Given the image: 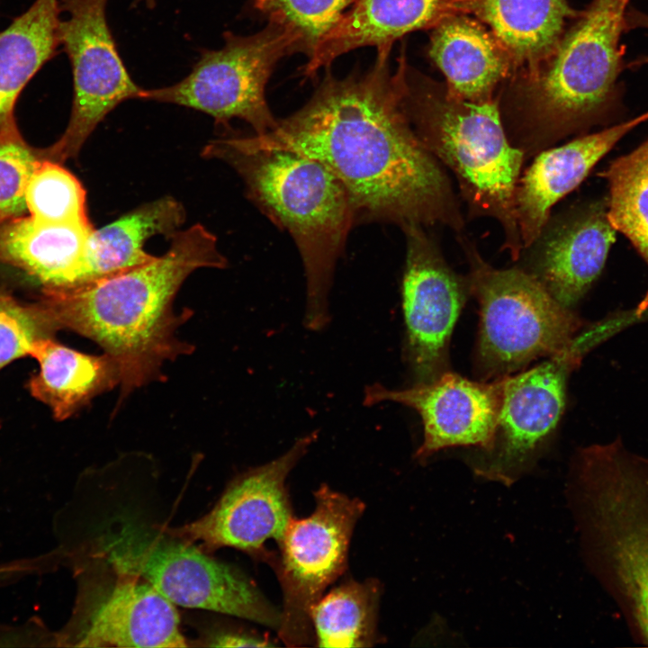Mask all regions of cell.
I'll list each match as a JSON object with an SVG mask.
<instances>
[{
	"instance_id": "cell-1",
	"label": "cell",
	"mask_w": 648,
	"mask_h": 648,
	"mask_svg": "<svg viewBox=\"0 0 648 648\" xmlns=\"http://www.w3.org/2000/svg\"><path fill=\"white\" fill-rule=\"evenodd\" d=\"M391 48L377 49L364 73L338 78L327 72L307 104L271 130L231 140L319 161L343 184L356 216L401 228L439 223L462 233L464 219L451 181L405 112L402 57L392 73Z\"/></svg>"
},
{
	"instance_id": "cell-2",
	"label": "cell",
	"mask_w": 648,
	"mask_h": 648,
	"mask_svg": "<svg viewBox=\"0 0 648 648\" xmlns=\"http://www.w3.org/2000/svg\"><path fill=\"white\" fill-rule=\"evenodd\" d=\"M161 256L86 286L45 290L40 303L58 329L68 328L97 343L120 371V401L159 380L166 361L194 346L176 336L192 312L174 311L184 280L202 267L224 268L217 238L202 224L177 230Z\"/></svg>"
},
{
	"instance_id": "cell-3",
	"label": "cell",
	"mask_w": 648,
	"mask_h": 648,
	"mask_svg": "<svg viewBox=\"0 0 648 648\" xmlns=\"http://www.w3.org/2000/svg\"><path fill=\"white\" fill-rule=\"evenodd\" d=\"M568 490L590 570L648 645V457L621 439L583 447Z\"/></svg>"
},
{
	"instance_id": "cell-4",
	"label": "cell",
	"mask_w": 648,
	"mask_h": 648,
	"mask_svg": "<svg viewBox=\"0 0 648 648\" xmlns=\"http://www.w3.org/2000/svg\"><path fill=\"white\" fill-rule=\"evenodd\" d=\"M202 155L231 166L253 202L293 238L306 275L304 325L321 330L329 321L335 264L356 217L343 184L317 160L285 150L245 148L229 137L211 140Z\"/></svg>"
},
{
	"instance_id": "cell-5",
	"label": "cell",
	"mask_w": 648,
	"mask_h": 648,
	"mask_svg": "<svg viewBox=\"0 0 648 648\" xmlns=\"http://www.w3.org/2000/svg\"><path fill=\"white\" fill-rule=\"evenodd\" d=\"M631 0H592L554 52L518 86L505 112L507 135L526 158L553 147L612 100Z\"/></svg>"
},
{
	"instance_id": "cell-6",
	"label": "cell",
	"mask_w": 648,
	"mask_h": 648,
	"mask_svg": "<svg viewBox=\"0 0 648 648\" xmlns=\"http://www.w3.org/2000/svg\"><path fill=\"white\" fill-rule=\"evenodd\" d=\"M403 106L425 148L454 175L469 216L501 226L502 248L514 260L523 249L515 194L525 154L505 130L497 100L476 103L450 94L403 58Z\"/></svg>"
},
{
	"instance_id": "cell-7",
	"label": "cell",
	"mask_w": 648,
	"mask_h": 648,
	"mask_svg": "<svg viewBox=\"0 0 648 648\" xmlns=\"http://www.w3.org/2000/svg\"><path fill=\"white\" fill-rule=\"evenodd\" d=\"M87 549L90 558L145 580L176 606L279 627L281 612L238 570L129 513L102 522Z\"/></svg>"
},
{
	"instance_id": "cell-8",
	"label": "cell",
	"mask_w": 648,
	"mask_h": 648,
	"mask_svg": "<svg viewBox=\"0 0 648 648\" xmlns=\"http://www.w3.org/2000/svg\"><path fill=\"white\" fill-rule=\"evenodd\" d=\"M470 266V292L480 305L476 364L481 377L497 379L568 347L583 321L556 301L532 273L496 269L459 233Z\"/></svg>"
},
{
	"instance_id": "cell-9",
	"label": "cell",
	"mask_w": 648,
	"mask_h": 648,
	"mask_svg": "<svg viewBox=\"0 0 648 648\" xmlns=\"http://www.w3.org/2000/svg\"><path fill=\"white\" fill-rule=\"evenodd\" d=\"M223 39L221 48L202 50L183 79L143 89L140 99L194 109L222 126L240 119L255 134H264L277 124L266 102V84L280 59L305 53L302 37L291 28L268 22L256 33L226 32Z\"/></svg>"
},
{
	"instance_id": "cell-10",
	"label": "cell",
	"mask_w": 648,
	"mask_h": 648,
	"mask_svg": "<svg viewBox=\"0 0 648 648\" xmlns=\"http://www.w3.org/2000/svg\"><path fill=\"white\" fill-rule=\"evenodd\" d=\"M314 497L313 512L302 519L292 518L277 542L279 554L269 563L283 594L277 632L290 647L314 641L311 609L327 587L345 572L353 530L364 510L359 499L326 484Z\"/></svg>"
},
{
	"instance_id": "cell-11",
	"label": "cell",
	"mask_w": 648,
	"mask_h": 648,
	"mask_svg": "<svg viewBox=\"0 0 648 648\" xmlns=\"http://www.w3.org/2000/svg\"><path fill=\"white\" fill-rule=\"evenodd\" d=\"M603 325L578 334L547 361L504 376L492 448L470 459L475 475L509 486L532 466L563 412L569 375L601 338Z\"/></svg>"
},
{
	"instance_id": "cell-12",
	"label": "cell",
	"mask_w": 648,
	"mask_h": 648,
	"mask_svg": "<svg viewBox=\"0 0 648 648\" xmlns=\"http://www.w3.org/2000/svg\"><path fill=\"white\" fill-rule=\"evenodd\" d=\"M108 0H59V44L73 76L70 118L52 145L40 149L43 159L60 164L76 158L96 126L120 104L140 99V87L127 70L111 32Z\"/></svg>"
},
{
	"instance_id": "cell-13",
	"label": "cell",
	"mask_w": 648,
	"mask_h": 648,
	"mask_svg": "<svg viewBox=\"0 0 648 648\" xmlns=\"http://www.w3.org/2000/svg\"><path fill=\"white\" fill-rule=\"evenodd\" d=\"M106 565L102 573L85 568L78 575L75 608L57 644L185 647L176 605L145 580Z\"/></svg>"
},
{
	"instance_id": "cell-14",
	"label": "cell",
	"mask_w": 648,
	"mask_h": 648,
	"mask_svg": "<svg viewBox=\"0 0 648 648\" xmlns=\"http://www.w3.org/2000/svg\"><path fill=\"white\" fill-rule=\"evenodd\" d=\"M317 436L316 431L305 435L276 459L237 476L200 518L164 530L190 543L202 542L205 552L231 547L270 563L274 554L265 543L278 542L293 518L286 479Z\"/></svg>"
},
{
	"instance_id": "cell-15",
	"label": "cell",
	"mask_w": 648,
	"mask_h": 648,
	"mask_svg": "<svg viewBox=\"0 0 648 648\" xmlns=\"http://www.w3.org/2000/svg\"><path fill=\"white\" fill-rule=\"evenodd\" d=\"M401 229L407 241L402 279L407 356L418 382H429L448 371L449 341L471 293L469 281L447 265L423 226Z\"/></svg>"
},
{
	"instance_id": "cell-16",
	"label": "cell",
	"mask_w": 648,
	"mask_h": 648,
	"mask_svg": "<svg viewBox=\"0 0 648 648\" xmlns=\"http://www.w3.org/2000/svg\"><path fill=\"white\" fill-rule=\"evenodd\" d=\"M504 376L476 382L446 371L429 382L403 390L374 383L364 390V404L396 402L421 417L424 437L417 450L425 461L448 447L477 446L490 451L494 444L503 399Z\"/></svg>"
},
{
	"instance_id": "cell-17",
	"label": "cell",
	"mask_w": 648,
	"mask_h": 648,
	"mask_svg": "<svg viewBox=\"0 0 648 648\" xmlns=\"http://www.w3.org/2000/svg\"><path fill=\"white\" fill-rule=\"evenodd\" d=\"M647 118L648 113L536 155L520 176L515 194L523 248L540 238L552 207L575 189L618 140Z\"/></svg>"
},
{
	"instance_id": "cell-18",
	"label": "cell",
	"mask_w": 648,
	"mask_h": 648,
	"mask_svg": "<svg viewBox=\"0 0 648 648\" xmlns=\"http://www.w3.org/2000/svg\"><path fill=\"white\" fill-rule=\"evenodd\" d=\"M616 232L607 205L590 206L549 232L531 273L556 301L571 308L600 274Z\"/></svg>"
},
{
	"instance_id": "cell-19",
	"label": "cell",
	"mask_w": 648,
	"mask_h": 648,
	"mask_svg": "<svg viewBox=\"0 0 648 648\" xmlns=\"http://www.w3.org/2000/svg\"><path fill=\"white\" fill-rule=\"evenodd\" d=\"M465 0H356L315 48L302 69L314 76L338 57L363 47H392L409 32L464 13Z\"/></svg>"
},
{
	"instance_id": "cell-20",
	"label": "cell",
	"mask_w": 648,
	"mask_h": 648,
	"mask_svg": "<svg viewBox=\"0 0 648 648\" xmlns=\"http://www.w3.org/2000/svg\"><path fill=\"white\" fill-rule=\"evenodd\" d=\"M428 55L445 75L449 94L476 103L493 99L513 62L491 32L462 14L433 27Z\"/></svg>"
},
{
	"instance_id": "cell-21",
	"label": "cell",
	"mask_w": 648,
	"mask_h": 648,
	"mask_svg": "<svg viewBox=\"0 0 648 648\" xmlns=\"http://www.w3.org/2000/svg\"><path fill=\"white\" fill-rule=\"evenodd\" d=\"M91 223H40L30 215L0 221V263L35 277L45 290L78 285Z\"/></svg>"
},
{
	"instance_id": "cell-22",
	"label": "cell",
	"mask_w": 648,
	"mask_h": 648,
	"mask_svg": "<svg viewBox=\"0 0 648 648\" xmlns=\"http://www.w3.org/2000/svg\"><path fill=\"white\" fill-rule=\"evenodd\" d=\"M185 211L172 196L149 202L116 220L89 233L79 284H95L146 265L156 258L144 246L149 238L161 234L166 238L179 230Z\"/></svg>"
},
{
	"instance_id": "cell-23",
	"label": "cell",
	"mask_w": 648,
	"mask_h": 648,
	"mask_svg": "<svg viewBox=\"0 0 648 648\" xmlns=\"http://www.w3.org/2000/svg\"><path fill=\"white\" fill-rule=\"evenodd\" d=\"M32 356L40 367L29 382L30 392L58 420L68 418L94 397L120 385L119 368L105 353L85 354L50 338L38 343Z\"/></svg>"
},
{
	"instance_id": "cell-24",
	"label": "cell",
	"mask_w": 648,
	"mask_h": 648,
	"mask_svg": "<svg viewBox=\"0 0 648 648\" xmlns=\"http://www.w3.org/2000/svg\"><path fill=\"white\" fill-rule=\"evenodd\" d=\"M511 57L530 73L556 49L566 21L575 16L567 0H465Z\"/></svg>"
},
{
	"instance_id": "cell-25",
	"label": "cell",
	"mask_w": 648,
	"mask_h": 648,
	"mask_svg": "<svg viewBox=\"0 0 648 648\" xmlns=\"http://www.w3.org/2000/svg\"><path fill=\"white\" fill-rule=\"evenodd\" d=\"M60 14L59 0H35L0 32V132L15 122L19 94L60 46Z\"/></svg>"
},
{
	"instance_id": "cell-26",
	"label": "cell",
	"mask_w": 648,
	"mask_h": 648,
	"mask_svg": "<svg viewBox=\"0 0 648 648\" xmlns=\"http://www.w3.org/2000/svg\"><path fill=\"white\" fill-rule=\"evenodd\" d=\"M380 584L346 580L315 603L310 619L320 647H371L377 640Z\"/></svg>"
},
{
	"instance_id": "cell-27",
	"label": "cell",
	"mask_w": 648,
	"mask_h": 648,
	"mask_svg": "<svg viewBox=\"0 0 648 648\" xmlns=\"http://www.w3.org/2000/svg\"><path fill=\"white\" fill-rule=\"evenodd\" d=\"M609 187L608 217L625 235L648 265V140L634 150L613 161L603 173ZM648 309V292L636 310Z\"/></svg>"
},
{
	"instance_id": "cell-28",
	"label": "cell",
	"mask_w": 648,
	"mask_h": 648,
	"mask_svg": "<svg viewBox=\"0 0 648 648\" xmlns=\"http://www.w3.org/2000/svg\"><path fill=\"white\" fill-rule=\"evenodd\" d=\"M25 202L29 215L40 223H90L86 194L78 179L62 164L41 158L28 182Z\"/></svg>"
},
{
	"instance_id": "cell-29",
	"label": "cell",
	"mask_w": 648,
	"mask_h": 648,
	"mask_svg": "<svg viewBox=\"0 0 648 648\" xmlns=\"http://www.w3.org/2000/svg\"><path fill=\"white\" fill-rule=\"evenodd\" d=\"M356 0H249L268 22L300 34L308 58L329 30Z\"/></svg>"
},
{
	"instance_id": "cell-30",
	"label": "cell",
	"mask_w": 648,
	"mask_h": 648,
	"mask_svg": "<svg viewBox=\"0 0 648 648\" xmlns=\"http://www.w3.org/2000/svg\"><path fill=\"white\" fill-rule=\"evenodd\" d=\"M57 330L40 302H22L0 288V368L17 358L32 356L38 343L54 338Z\"/></svg>"
},
{
	"instance_id": "cell-31",
	"label": "cell",
	"mask_w": 648,
	"mask_h": 648,
	"mask_svg": "<svg viewBox=\"0 0 648 648\" xmlns=\"http://www.w3.org/2000/svg\"><path fill=\"white\" fill-rule=\"evenodd\" d=\"M41 159L19 131L16 122L0 132V221L24 215L28 182Z\"/></svg>"
},
{
	"instance_id": "cell-32",
	"label": "cell",
	"mask_w": 648,
	"mask_h": 648,
	"mask_svg": "<svg viewBox=\"0 0 648 648\" xmlns=\"http://www.w3.org/2000/svg\"><path fill=\"white\" fill-rule=\"evenodd\" d=\"M214 647H269L274 645L268 638L243 630L227 629L212 634L206 640Z\"/></svg>"
},
{
	"instance_id": "cell-33",
	"label": "cell",
	"mask_w": 648,
	"mask_h": 648,
	"mask_svg": "<svg viewBox=\"0 0 648 648\" xmlns=\"http://www.w3.org/2000/svg\"><path fill=\"white\" fill-rule=\"evenodd\" d=\"M626 29H648V14H643L637 10L630 9L626 14ZM638 63L648 64V57L639 59Z\"/></svg>"
},
{
	"instance_id": "cell-34",
	"label": "cell",
	"mask_w": 648,
	"mask_h": 648,
	"mask_svg": "<svg viewBox=\"0 0 648 648\" xmlns=\"http://www.w3.org/2000/svg\"><path fill=\"white\" fill-rule=\"evenodd\" d=\"M16 572H18L16 563L0 566V580L13 576Z\"/></svg>"
},
{
	"instance_id": "cell-35",
	"label": "cell",
	"mask_w": 648,
	"mask_h": 648,
	"mask_svg": "<svg viewBox=\"0 0 648 648\" xmlns=\"http://www.w3.org/2000/svg\"><path fill=\"white\" fill-rule=\"evenodd\" d=\"M137 4L144 3L147 7L152 8L155 5V0H135Z\"/></svg>"
}]
</instances>
